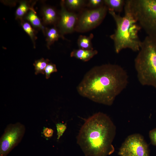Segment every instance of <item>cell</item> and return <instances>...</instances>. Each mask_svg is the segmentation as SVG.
<instances>
[{
  "mask_svg": "<svg viewBox=\"0 0 156 156\" xmlns=\"http://www.w3.org/2000/svg\"><path fill=\"white\" fill-rule=\"evenodd\" d=\"M124 9L125 13L123 16L113 11L108 10L116 24L114 33L110 37L113 41L115 51L117 53L127 48L138 51L142 43L138 35L141 27L125 5Z\"/></svg>",
  "mask_w": 156,
  "mask_h": 156,
  "instance_id": "obj_3",
  "label": "cell"
},
{
  "mask_svg": "<svg viewBox=\"0 0 156 156\" xmlns=\"http://www.w3.org/2000/svg\"><path fill=\"white\" fill-rule=\"evenodd\" d=\"M116 127L111 118L101 112L86 120L77 138V142L86 156H107L112 154Z\"/></svg>",
  "mask_w": 156,
  "mask_h": 156,
  "instance_id": "obj_2",
  "label": "cell"
},
{
  "mask_svg": "<svg viewBox=\"0 0 156 156\" xmlns=\"http://www.w3.org/2000/svg\"><path fill=\"white\" fill-rule=\"evenodd\" d=\"M25 18L34 27L40 28L44 32V27L40 19L36 14V12L33 8H32L29 10Z\"/></svg>",
  "mask_w": 156,
  "mask_h": 156,
  "instance_id": "obj_14",
  "label": "cell"
},
{
  "mask_svg": "<svg viewBox=\"0 0 156 156\" xmlns=\"http://www.w3.org/2000/svg\"><path fill=\"white\" fill-rule=\"evenodd\" d=\"M24 125L20 122L8 125L0 139V156H7L20 142L25 131Z\"/></svg>",
  "mask_w": 156,
  "mask_h": 156,
  "instance_id": "obj_6",
  "label": "cell"
},
{
  "mask_svg": "<svg viewBox=\"0 0 156 156\" xmlns=\"http://www.w3.org/2000/svg\"><path fill=\"white\" fill-rule=\"evenodd\" d=\"M128 83V74L122 66L105 64L95 66L88 71L77 86V90L83 97L110 106Z\"/></svg>",
  "mask_w": 156,
  "mask_h": 156,
  "instance_id": "obj_1",
  "label": "cell"
},
{
  "mask_svg": "<svg viewBox=\"0 0 156 156\" xmlns=\"http://www.w3.org/2000/svg\"><path fill=\"white\" fill-rule=\"evenodd\" d=\"M64 2L68 8L74 10L81 8L85 3V1L83 0H66Z\"/></svg>",
  "mask_w": 156,
  "mask_h": 156,
  "instance_id": "obj_18",
  "label": "cell"
},
{
  "mask_svg": "<svg viewBox=\"0 0 156 156\" xmlns=\"http://www.w3.org/2000/svg\"><path fill=\"white\" fill-rule=\"evenodd\" d=\"M94 37L93 34L91 33L88 36L80 35L77 40V44L79 49L93 50L92 40Z\"/></svg>",
  "mask_w": 156,
  "mask_h": 156,
  "instance_id": "obj_12",
  "label": "cell"
},
{
  "mask_svg": "<svg viewBox=\"0 0 156 156\" xmlns=\"http://www.w3.org/2000/svg\"><path fill=\"white\" fill-rule=\"evenodd\" d=\"M46 35L47 46L48 48H49L55 42L58 40L61 36L57 29L55 27L47 29Z\"/></svg>",
  "mask_w": 156,
  "mask_h": 156,
  "instance_id": "obj_15",
  "label": "cell"
},
{
  "mask_svg": "<svg viewBox=\"0 0 156 156\" xmlns=\"http://www.w3.org/2000/svg\"><path fill=\"white\" fill-rule=\"evenodd\" d=\"M104 3L108 10L121 12L124 7L125 1L123 0H105Z\"/></svg>",
  "mask_w": 156,
  "mask_h": 156,
  "instance_id": "obj_11",
  "label": "cell"
},
{
  "mask_svg": "<svg viewBox=\"0 0 156 156\" xmlns=\"http://www.w3.org/2000/svg\"><path fill=\"white\" fill-rule=\"evenodd\" d=\"M103 3H104L103 0H90L89 1L88 5L92 8H97L103 5Z\"/></svg>",
  "mask_w": 156,
  "mask_h": 156,
  "instance_id": "obj_22",
  "label": "cell"
},
{
  "mask_svg": "<svg viewBox=\"0 0 156 156\" xmlns=\"http://www.w3.org/2000/svg\"><path fill=\"white\" fill-rule=\"evenodd\" d=\"M49 61L48 59H45L43 58L36 60L33 64L35 67V74L37 75L39 73L44 74L45 68Z\"/></svg>",
  "mask_w": 156,
  "mask_h": 156,
  "instance_id": "obj_16",
  "label": "cell"
},
{
  "mask_svg": "<svg viewBox=\"0 0 156 156\" xmlns=\"http://www.w3.org/2000/svg\"><path fill=\"white\" fill-rule=\"evenodd\" d=\"M61 5L60 18L59 23L60 32L62 35L71 33L75 30L78 17L75 14L66 9L64 1H62Z\"/></svg>",
  "mask_w": 156,
  "mask_h": 156,
  "instance_id": "obj_9",
  "label": "cell"
},
{
  "mask_svg": "<svg viewBox=\"0 0 156 156\" xmlns=\"http://www.w3.org/2000/svg\"><path fill=\"white\" fill-rule=\"evenodd\" d=\"M149 135L151 144L156 146V128L150 131Z\"/></svg>",
  "mask_w": 156,
  "mask_h": 156,
  "instance_id": "obj_23",
  "label": "cell"
},
{
  "mask_svg": "<svg viewBox=\"0 0 156 156\" xmlns=\"http://www.w3.org/2000/svg\"><path fill=\"white\" fill-rule=\"evenodd\" d=\"M107 10L108 8L105 5L85 11L78 18L75 30L83 32L95 28L103 21Z\"/></svg>",
  "mask_w": 156,
  "mask_h": 156,
  "instance_id": "obj_7",
  "label": "cell"
},
{
  "mask_svg": "<svg viewBox=\"0 0 156 156\" xmlns=\"http://www.w3.org/2000/svg\"><path fill=\"white\" fill-rule=\"evenodd\" d=\"M21 24L23 30L29 36L33 42L34 43L36 37L34 29L27 22H23Z\"/></svg>",
  "mask_w": 156,
  "mask_h": 156,
  "instance_id": "obj_19",
  "label": "cell"
},
{
  "mask_svg": "<svg viewBox=\"0 0 156 156\" xmlns=\"http://www.w3.org/2000/svg\"><path fill=\"white\" fill-rule=\"evenodd\" d=\"M120 156H150L148 144L139 133L128 136L122 144L118 152Z\"/></svg>",
  "mask_w": 156,
  "mask_h": 156,
  "instance_id": "obj_8",
  "label": "cell"
},
{
  "mask_svg": "<svg viewBox=\"0 0 156 156\" xmlns=\"http://www.w3.org/2000/svg\"><path fill=\"white\" fill-rule=\"evenodd\" d=\"M125 4L147 36L156 39V0H127Z\"/></svg>",
  "mask_w": 156,
  "mask_h": 156,
  "instance_id": "obj_5",
  "label": "cell"
},
{
  "mask_svg": "<svg viewBox=\"0 0 156 156\" xmlns=\"http://www.w3.org/2000/svg\"><path fill=\"white\" fill-rule=\"evenodd\" d=\"M57 70L56 65L52 63H49L46 67L44 72L47 79L50 77L51 74L54 72H57Z\"/></svg>",
  "mask_w": 156,
  "mask_h": 156,
  "instance_id": "obj_20",
  "label": "cell"
},
{
  "mask_svg": "<svg viewBox=\"0 0 156 156\" xmlns=\"http://www.w3.org/2000/svg\"><path fill=\"white\" fill-rule=\"evenodd\" d=\"M31 8L29 7L26 1H21L16 11V18H22L28 10H29Z\"/></svg>",
  "mask_w": 156,
  "mask_h": 156,
  "instance_id": "obj_17",
  "label": "cell"
},
{
  "mask_svg": "<svg viewBox=\"0 0 156 156\" xmlns=\"http://www.w3.org/2000/svg\"><path fill=\"white\" fill-rule=\"evenodd\" d=\"M53 130L51 128L44 127L43 129V133L44 135L46 138H50L53 135Z\"/></svg>",
  "mask_w": 156,
  "mask_h": 156,
  "instance_id": "obj_24",
  "label": "cell"
},
{
  "mask_svg": "<svg viewBox=\"0 0 156 156\" xmlns=\"http://www.w3.org/2000/svg\"><path fill=\"white\" fill-rule=\"evenodd\" d=\"M42 11L45 23L47 24H52L56 21L57 15L54 8L50 7H45Z\"/></svg>",
  "mask_w": 156,
  "mask_h": 156,
  "instance_id": "obj_13",
  "label": "cell"
},
{
  "mask_svg": "<svg viewBox=\"0 0 156 156\" xmlns=\"http://www.w3.org/2000/svg\"><path fill=\"white\" fill-rule=\"evenodd\" d=\"M96 50H88L79 49L73 50L70 53V56L75 57L84 62L89 60L98 53Z\"/></svg>",
  "mask_w": 156,
  "mask_h": 156,
  "instance_id": "obj_10",
  "label": "cell"
},
{
  "mask_svg": "<svg viewBox=\"0 0 156 156\" xmlns=\"http://www.w3.org/2000/svg\"><path fill=\"white\" fill-rule=\"evenodd\" d=\"M57 130V139L59 140L60 137L65 131L66 129V126L65 124L61 123H58L56 125Z\"/></svg>",
  "mask_w": 156,
  "mask_h": 156,
  "instance_id": "obj_21",
  "label": "cell"
},
{
  "mask_svg": "<svg viewBox=\"0 0 156 156\" xmlns=\"http://www.w3.org/2000/svg\"><path fill=\"white\" fill-rule=\"evenodd\" d=\"M134 66L140 83L156 88V39L147 36L142 41Z\"/></svg>",
  "mask_w": 156,
  "mask_h": 156,
  "instance_id": "obj_4",
  "label": "cell"
}]
</instances>
